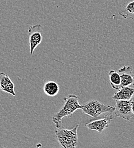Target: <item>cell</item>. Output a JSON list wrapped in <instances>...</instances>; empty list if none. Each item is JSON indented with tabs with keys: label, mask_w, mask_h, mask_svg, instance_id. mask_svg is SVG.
<instances>
[{
	"label": "cell",
	"mask_w": 134,
	"mask_h": 148,
	"mask_svg": "<svg viewBox=\"0 0 134 148\" xmlns=\"http://www.w3.org/2000/svg\"><path fill=\"white\" fill-rule=\"evenodd\" d=\"M65 103L62 108L52 117V121L57 128H60L62 125V119L65 117L71 116L78 110L82 109V106L79 103L77 95H70L64 97Z\"/></svg>",
	"instance_id": "obj_1"
},
{
	"label": "cell",
	"mask_w": 134,
	"mask_h": 148,
	"mask_svg": "<svg viewBox=\"0 0 134 148\" xmlns=\"http://www.w3.org/2000/svg\"><path fill=\"white\" fill-rule=\"evenodd\" d=\"M78 128L79 125L77 124L71 130H67L61 127L55 131L56 138L61 147L73 148L77 147L78 141Z\"/></svg>",
	"instance_id": "obj_2"
},
{
	"label": "cell",
	"mask_w": 134,
	"mask_h": 148,
	"mask_svg": "<svg viewBox=\"0 0 134 148\" xmlns=\"http://www.w3.org/2000/svg\"><path fill=\"white\" fill-rule=\"evenodd\" d=\"M81 110L85 114L96 118L106 113L114 112L115 107L106 106L96 100H92L83 105Z\"/></svg>",
	"instance_id": "obj_3"
},
{
	"label": "cell",
	"mask_w": 134,
	"mask_h": 148,
	"mask_svg": "<svg viewBox=\"0 0 134 148\" xmlns=\"http://www.w3.org/2000/svg\"><path fill=\"white\" fill-rule=\"evenodd\" d=\"M113 119V112H109L103 114L102 116H99L94 119L90 120L85 125L89 130H96L101 133L110 126Z\"/></svg>",
	"instance_id": "obj_4"
},
{
	"label": "cell",
	"mask_w": 134,
	"mask_h": 148,
	"mask_svg": "<svg viewBox=\"0 0 134 148\" xmlns=\"http://www.w3.org/2000/svg\"><path fill=\"white\" fill-rule=\"evenodd\" d=\"M115 101L114 113L116 116L127 121H130L131 118L134 117V113L130 100H117Z\"/></svg>",
	"instance_id": "obj_5"
},
{
	"label": "cell",
	"mask_w": 134,
	"mask_h": 148,
	"mask_svg": "<svg viewBox=\"0 0 134 148\" xmlns=\"http://www.w3.org/2000/svg\"><path fill=\"white\" fill-rule=\"evenodd\" d=\"M28 33L29 37L30 53L32 55L35 49L42 41L41 25L38 24L34 26H30L29 27Z\"/></svg>",
	"instance_id": "obj_6"
},
{
	"label": "cell",
	"mask_w": 134,
	"mask_h": 148,
	"mask_svg": "<svg viewBox=\"0 0 134 148\" xmlns=\"http://www.w3.org/2000/svg\"><path fill=\"white\" fill-rule=\"evenodd\" d=\"M120 75L122 87H134V75L133 73V68L131 66H123L118 70Z\"/></svg>",
	"instance_id": "obj_7"
},
{
	"label": "cell",
	"mask_w": 134,
	"mask_h": 148,
	"mask_svg": "<svg viewBox=\"0 0 134 148\" xmlns=\"http://www.w3.org/2000/svg\"><path fill=\"white\" fill-rule=\"evenodd\" d=\"M0 88L1 91L16 96L14 83L9 76L3 73L0 74Z\"/></svg>",
	"instance_id": "obj_8"
},
{
	"label": "cell",
	"mask_w": 134,
	"mask_h": 148,
	"mask_svg": "<svg viewBox=\"0 0 134 148\" xmlns=\"http://www.w3.org/2000/svg\"><path fill=\"white\" fill-rule=\"evenodd\" d=\"M134 95V87H122L113 96V99L115 100H130Z\"/></svg>",
	"instance_id": "obj_9"
},
{
	"label": "cell",
	"mask_w": 134,
	"mask_h": 148,
	"mask_svg": "<svg viewBox=\"0 0 134 148\" xmlns=\"http://www.w3.org/2000/svg\"><path fill=\"white\" fill-rule=\"evenodd\" d=\"M43 91L47 96L54 97L56 96L59 91V85L55 82L49 81L45 83Z\"/></svg>",
	"instance_id": "obj_10"
},
{
	"label": "cell",
	"mask_w": 134,
	"mask_h": 148,
	"mask_svg": "<svg viewBox=\"0 0 134 148\" xmlns=\"http://www.w3.org/2000/svg\"><path fill=\"white\" fill-rule=\"evenodd\" d=\"M109 79L112 88L116 90H119L122 88L121 77L118 72L115 70H111L109 73Z\"/></svg>",
	"instance_id": "obj_11"
},
{
	"label": "cell",
	"mask_w": 134,
	"mask_h": 148,
	"mask_svg": "<svg viewBox=\"0 0 134 148\" xmlns=\"http://www.w3.org/2000/svg\"><path fill=\"white\" fill-rule=\"evenodd\" d=\"M119 14L124 18L134 19V1L129 2L121 9Z\"/></svg>",
	"instance_id": "obj_12"
},
{
	"label": "cell",
	"mask_w": 134,
	"mask_h": 148,
	"mask_svg": "<svg viewBox=\"0 0 134 148\" xmlns=\"http://www.w3.org/2000/svg\"><path fill=\"white\" fill-rule=\"evenodd\" d=\"M131 101V104H132V107H133V110L134 113V95L133 96V97L131 98V99L130 100Z\"/></svg>",
	"instance_id": "obj_13"
}]
</instances>
